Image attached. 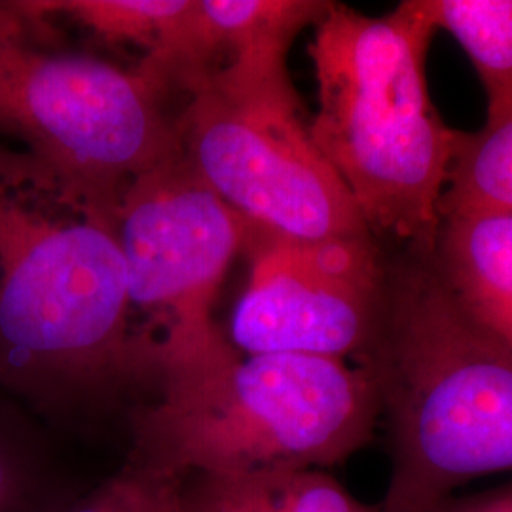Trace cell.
Returning <instances> with one entry per match:
<instances>
[{"mask_svg": "<svg viewBox=\"0 0 512 512\" xmlns=\"http://www.w3.org/2000/svg\"><path fill=\"white\" fill-rule=\"evenodd\" d=\"M116 198L0 141V391L61 440L128 446L164 372L129 306Z\"/></svg>", "mask_w": 512, "mask_h": 512, "instance_id": "1", "label": "cell"}, {"mask_svg": "<svg viewBox=\"0 0 512 512\" xmlns=\"http://www.w3.org/2000/svg\"><path fill=\"white\" fill-rule=\"evenodd\" d=\"M177 152L249 232L285 239L370 234L315 145L287 69H224L203 78L179 110Z\"/></svg>", "mask_w": 512, "mask_h": 512, "instance_id": "6", "label": "cell"}, {"mask_svg": "<svg viewBox=\"0 0 512 512\" xmlns=\"http://www.w3.org/2000/svg\"><path fill=\"white\" fill-rule=\"evenodd\" d=\"M385 253L384 317L359 361L387 431L380 512H440L461 486L512 473V348L461 310L433 253Z\"/></svg>", "mask_w": 512, "mask_h": 512, "instance_id": "2", "label": "cell"}, {"mask_svg": "<svg viewBox=\"0 0 512 512\" xmlns=\"http://www.w3.org/2000/svg\"><path fill=\"white\" fill-rule=\"evenodd\" d=\"M511 512H512V503H511Z\"/></svg>", "mask_w": 512, "mask_h": 512, "instance_id": "17", "label": "cell"}, {"mask_svg": "<svg viewBox=\"0 0 512 512\" xmlns=\"http://www.w3.org/2000/svg\"><path fill=\"white\" fill-rule=\"evenodd\" d=\"M433 264L461 310L512 348V211L440 215Z\"/></svg>", "mask_w": 512, "mask_h": 512, "instance_id": "9", "label": "cell"}, {"mask_svg": "<svg viewBox=\"0 0 512 512\" xmlns=\"http://www.w3.org/2000/svg\"><path fill=\"white\" fill-rule=\"evenodd\" d=\"M114 217L131 313L164 382L230 351L213 308L232 260L247 245V222L179 152L133 179L118 194Z\"/></svg>", "mask_w": 512, "mask_h": 512, "instance_id": "7", "label": "cell"}, {"mask_svg": "<svg viewBox=\"0 0 512 512\" xmlns=\"http://www.w3.org/2000/svg\"><path fill=\"white\" fill-rule=\"evenodd\" d=\"M181 480L124 458L110 475L93 482L65 512H177Z\"/></svg>", "mask_w": 512, "mask_h": 512, "instance_id": "15", "label": "cell"}, {"mask_svg": "<svg viewBox=\"0 0 512 512\" xmlns=\"http://www.w3.org/2000/svg\"><path fill=\"white\" fill-rule=\"evenodd\" d=\"M92 484L67 461L61 439L0 391V512H65Z\"/></svg>", "mask_w": 512, "mask_h": 512, "instance_id": "11", "label": "cell"}, {"mask_svg": "<svg viewBox=\"0 0 512 512\" xmlns=\"http://www.w3.org/2000/svg\"><path fill=\"white\" fill-rule=\"evenodd\" d=\"M198 4L203 52L198 82L224 69H285L294 38L306 27H315L330 8L329 0H198Z\"/></svg>", "mask_w": 512, "mask_h": 512, "instance_id": "10", "label": "cell"}, {"mask_svg": "<svg viewBox=\"0 0 512 512\" xmlns=\"http://www.w3.org/2000/svg\"><path fill=\"white\" fill-rule=\"evenodd\" d=\"M378 423V391L363 366L232 348L165 378L129 421L124 458L179 480L329 471L366 448Z\"/></svg>", "mask_w": 512, "mask_h": 512, "instance_id": "4", "label": "cell"}, {"mask_svg": "<svg viewBox=\"0 0 512 512\" xmlns=\"http://www.w3.org/2000/svg\"><path fill=\"white\" fill-rule=\"evenodd\" d=\"M177 512H380L359 501L323 469H277L247 475H190Z\"/></svg>", "mask_w": 512, "mask_h": 512, "instance_id": "12", "label": "cell"}, {"mask_svg": "<svg viewBox=\"0 0 512 512\" xmlns=\"http://www.w3.org/2000/svg\"><path fill=\"white\" fill-rule=\"evenodd\" d=\"M313 29L315 145L385 251L433 253L459 141L427 88L435 31L412 0L380 18L330 2Z\"/></svg>", "mask_w": 512, "mask_h": 512, "instance_id": "3", "label": "cell"}, {"mask_svg": "<svg viewBox=\"0 0 512 512\" xmlns=\"http://www.w3.org/2000/svg\"><path fill=\"white\" fill-rule=\"evenodd\" d=\"M511 503L512 490H509V492H503V494H497L494 497L482 499V501H475V503L454 512H511Z\"/></svg>", "mask_w": 512, "mask_h": 512, "instance_id": "16", "label": "cell"}, {"mask_svg": "<svg viewBox=\"0 0 512 512\" xmlns=\"http://www.w3.org/2000/svg\"><path fill=\"white\" fill-rule=\"evenodd\" d=\"M476 209L512 211V120L501 128L459 131L440 215Z\"/></svg>", "mask_w": 512, "mask_h": 512, "instance_id": "14", "label": "cell"}, {"mask_svg": "<svg viewBox=\"0 0 512 512\" xmlns=\"http://www.w3.org/2000/svg\"><path fill=\"white\" fill-rule=\"evenodd\" d=\"M435 33L446 31L471 59L486 93V124L512 120V0H412Z\"/></svg>", "mask_w": 512, "mask_h": 512, "instance_id": "13", "label": "cell"}, {"mask_svg": "<svg viewBox=\"0 0 512 512\" xmlns=\"http://www.w3.org/2000/svg\"><path fill=\"white\" fill-rule=\"evenodd\" d=\"M181 107L154 74L73 42L38 0H0V141L118 196L177 154Z\"/></svg>", "mask_w": 512, "mask_h": 512, "instance_id": "5", "label": "cell"}, {"mask_svg": "<svg viewBox=\"0 0 512 512\" xmlns=\"http://www.w3.org/2000/svg\"><path fill=\"white\" fill-rule=\"evenodd\" d=\"M247 287L224 330L245 355H311L359 365L382 325L387 253L372 238L249 232Z\"/></svg>", "mask_w": 512, "mask_h": 512, "instance_id": "8", "label": "cell"}]
</instances>
